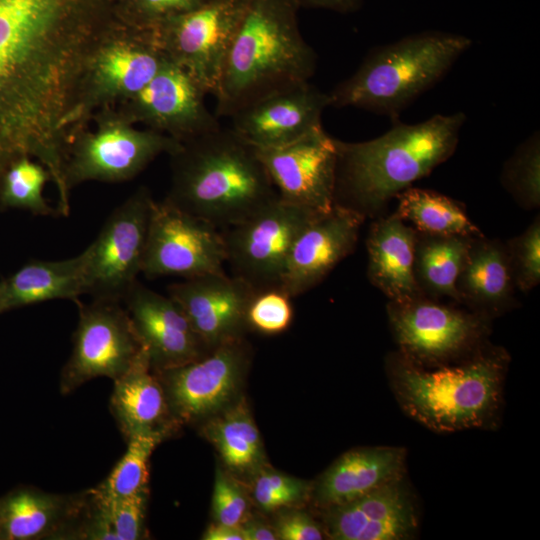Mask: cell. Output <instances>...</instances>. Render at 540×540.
<instances>
[{
	"label": "cell",
	"mask_w": 540,
	"mask_h": 540,
	"mask_svg": "<svg viewBox=\"0 0 540 540\" xmlns=\"http://www.w3.org/2000/svg\"><path fill=\"white\" fill-rule=\"evenodd\" d=\"M465 120L462 112L438 114L420 123H395L368 141L335 139V204L365 217L381 211L391 198L450 158Z\"/></svg>",
	"instance_id": "1"
},
{
	"label": "cell",
	"mask_w": 540,
	"mask_h": 540,
	"mask_svg": "<svg viewBox=\"0 0 540 540\" xmlns=\"http://www.w3.org/2000/svg\"><path fill=\"white\" fill-rule=\"evenodd\" d=\"M172 155L173 185L165 199L220 230L279 197L255 148L231 128L182 142Z\"/></svg>",
	"instance_id": "2"
},
{
	"label": "cell",
	"mask_w": 540,
	"mask_h": 540,
	"mask_svg": "<svg viewBox=\"0 0 540 540\" xmlns=\"http://www.w3.org/2000/svg\"><path fill=\"white\" fill-rule=\"evenodd\" d=\"M508 363L504 349L485 345L467 359L431 369L392 353L386 372L409 417L435 432L450 433L496 424Z\"/></svg>",
	"instance_id": "3"
},
{
	"label": "cell",
	"mask_w": 540,
	"mask_h": 540,
	"mask_svg": "<svg viewBox=\"0 0 540 540\" xmlns=\"http://www.w3.org/2000/svg\"><path fill=\"white\" fill-rule=\"evenodd\" d=\"M296 0H251L215 94L219 117L273 92L309 82L316 54L300 33Z\"/></svg>",
	"instance_id": "4"
},
{
	"label": "cell",
	"mask_w": 540,
	"mask_h": 540,
	"mask_svg": "<svg viewBox=\"0 0 540 540\" xmlns=\"http://www.w3.org/2000/svg\"><path fill=\"white\" fill-rule=\"evenodd\" d=\"M471 44L464 35L426 31L374 48L350 77L328 92L329 106L356 107L395 120Z\"/></svg>",
	"instance_id": "5"
},
{
	"label": "cell",
	"mask_w": 540,
	"mask_h": 540,
	"mask_svg": "<svg viewBox=\"0 0 540 540\" xmlns=\"http://www.w3.org/2000/svg\"><path fill=\"white\" fill-rule=\"evenodd\" d=\"M387 315L399 353L423 368L460 362L486 342L489 318L437 302L425 295L387 304Z\"/></svg>",
	"instance_id": "6"
},
{
	"label": "cell",
	"mask_w": 540,
	"mask_h": 540,
	"mask_svg": "<svg viewBox=\"0 0 540 540\" xmlns=\"http://www.w3.org/2000/svg\"><path fill=\"white\" fill-rule=\"evenodd\" d=\"M279 197L253 215L223 229L226 263L256 291L281 288L291 248L317 216Z\"/></svg>",
	"instance_id": "7"
},
{
	"label": "cell",
	"mask_w": 540,
	"mask_h": 540,
	"mask_svg": "<svg viewBox=\"0 0 540 540\" xmlns=\"http://www.w3.org/2000/svg\"><path fill=\"white\" fill-rule=\"evenodd\" d=\"M251 0H207L160 25L157 41L205 93L215 96L224 65Z\"/></svg>",
	"instance_id": "8"
},
{
	"label": "cell",
	"mask_w": 540,
	"mask_h": 540,
	"mask_svg": "<svg viewBox=\"0 0 540 540\" xmlns=\"http://www.w3.org/2000/svg\"><path fill=\"white\" fill-rule=\"evenodd\" d=\"M226 247L222 231L164 199L152 201L141 273L194 276L222 273Z\"/></svg>",
	"instance_id": "9"
},
{
	"label": "cell",
	"mask_w": 540,
	"mask_h": 540,
	"mask_svg": "<svg viewBox=\"0 0 540 540\" xmlns=\"http://www.w3.org/2000/svg\"><path fill=\"white\" fill-rule=\"evenodd\" d=\"M152 201L139 191L110 213L84 250V294L122 303L141 273Z\"/></svg>",
	"instance_id": "10"
},
{
	"label": "cell",
	"mask_w": 540,
	"mask_h": 540,
	"mask_svg": "<svg viewBox=\"0 0 540 540\" xmlns=\"http://www.w3.org/2000/svg\"><path fill=\"white\" fill-rule=\"evenodd\" d=\"M79 318L73 348L61 371L60 392L69 394L97 377L117 379L130 367L142 348L126 308L121 302H76Z\"/></svg>",
	"instance_id": "11"
},
{
	"label": "cell",
	"mask_w": 540,
	"mask_h": 540,
	"mask_svg": "<svg viewBox=\"0 0 540 540\" xmlns=\"http://www.w3.org/2000/svg\"><path fill=\"white\" fill-rule=\"evenodd\" d=\"M281 200L316 214L335 204V138L320 128L290 144L255 149Z\"/></svg>",
	"instance_id": "12"
},
{
	"label": "cell",
	"mask_w": 540,
	"mask_h": 540,
	"mask_svg": "<svg viewBox=\"0 0 540 540\" xmlns=\"http://www.w3.org/2000/svg\"><path fill=\"white\" fill-rule=\"evenodd\" d=\"M246 366L240 339L219 345L186 364L155 371L177 422H192L218 412L234 395Z\"/></svg>",
	"instance_id": "13"
},
{
	"label": "cell",
	"mask_w": 540,
	"mask_h": 540,
	"mask_svg": "<svg viewBox=\"0 0 540 540\" xmlns=\"http://www.w3.org/2000/svg\"><path fill=\"white\" fill-rule=\"evenodd\" d=\"M328 93L309 82L268 94L230 116L231 129L255 149L290 144L320 128Z\"/></svg>",
	"instance_id": "14"
},
{
	"label": "cell",
	"mask_w": 540,
	"mask_h": 540,
	"mask_svg": "<svg viewBox=\"0 0 540 540\" xmlns=\"http://www.w3.org/2000/svg\"><path fill=\"white\" fill-rule=\"evenodd\" d=\"M206 347L215 348L240 339L247 323V310L256 290L225 272L209 273L167 288Z\"/></svg>",
	"instance_id": "15"
},
{
	"label": "cell",
	"mask_w": 540,
	"mask_h": 540,
	"mask_svg": "<svg viewBox=\"0 0 540 540\" xmlns=\"http://www.w3.org/2000/svg\"><path fill=\"white\" fill-rule=\"evenodd\" d=\"M364 219L361 213L338 204L314 218L291 248L281 288L295 297L317 285L354 250Z\"/></svg>",
	"instance_id": "16"
},
{
	"label": "cell",
	"mask_w": 540,
	"mask_h": 540,
	"mask_svg": "<svg viewBox=\"0 0 540 540\" xmlns=\"http://www.w3.org/2000/svg\"><path fill=\"white\" fill-rule=\"evenodd\" d=\"M153 371L186 364L206 347L178 304L138 280L123 301Z\"/></svg>",
	"instance_id": "17"
},
{
	"label": "cell",
	"mask_w": 540,
	"mask_h": 540,
	"mask_svg": "<svg viewBox=\"0 0 540 540\" xmlns=\"http://www.w3.org/2000/svg\"><path fill=\"white\" fill-rule=\"evenodd\" d=\"M325 511L326 534L335 540H405L418 529L416 504L404 478Z\"/></svg>",
	"instance_id": "18"
},
{
	"label": "cell",
	"mask_w": 540,
	"mask_h": 540,
	"mask_svg": "<svg viewBox=\"0 0 540 540\" xmlns=\"http://www.w3.org/2000/svg\"><path fill=\"white\" fill-rule=\"evenodd\" d=\"M88 490L76 495L20 486L0 497L1 540L77 539Z\"/></svg>",
	"instance_id": "19"
},
{
	"label": "cell",
	"mask_w": 540,
	"mask_h": 540,
	"mask_svg": "<svg viewBox=\"0 0 540 540\" xmlns=\"http://www.w3.org/2000/svg\"><path fill=\"white\" fill-rule=\"evenodd\" d=\"M205 94L185 69L168 59L136 96L144 115L182 143L221 126L205 106Z\"/></svg>",
	"instance_id": "20"
},
{
	"label": "cell",
	"mask_w": 540,
	"mask_h": 540,
	"mask_svg": "<svg viewBox=\"0 0 540 540\" xmlns=\"http://www.w3.org/2000/svg\"><path fill=\"white\" fill-rule=\"evenodd\" d=\"M180 146L181 142L174 138L157 133L110 127L88 138L76 150L66 182L129 178L159 153H174Z\"/></svg>",
	"instance_id": "21"
},
{
	"label": "cell",
	"mask_w": 540,
	"mask_h": 540,
	"mask_svg": "<svg viewBox=\"0 0 540 540\" xmlns=\"http://www.w3.org/2000/svg\"><path fill=\"white\" fill-rule=\"evenodd\" d=\"M406 450L375 446L349 450L319 478L313 496L327 509L351 502L387 483L404 478Z\"/></svg>",
	"instance_id": "22"
},
{
	"label": "cell",
	"mask_w": 540,
	"mask_h": 540,
	"mask_svg": "<svg viewBox=\"0 0 540 540\" xmlns=\"http://www.w3.org/2000/svg\"><path fill=\"white\" fill-rule=\"evenodd\" d=\"M113 381L110 410L125 439L150 434L166 437L177 421L143 346L127 371Z\"/></svg>",
	"instance_id": "23"
},
{
	"label": "cell",
	"mask_w": 540,
	"mask_h": 540,
	"mask_svg": "<svg viewBox=\"0 0 540 540\" xmlns=\"http://www.w3.org/2000/svg\"><path fill=\"white\" fill-rule=\"evenodd\" d=\"M416 230L396 213L370 226L366 240L369 281L391 301L423 295L415 280Z\"/></svg>",
	"instance_id": "24"
},
{
	"label": "cell",
	"mask_w": 540,
	"mask_h": 540,
	"mask_svg": "<svg viewBox=\"0 0 540 540\" xmlns=\"http://www.w3.org/2000/svg\"><path fill=\"white\" fill-rule=\"evenodd\" d=\"M515 287L506 246L474 238L456 281L459 302L490 317L512 305Z\"/></svg>",
	"instance_id": "25"
},
{
	"label": "cell",
	"mask_w": 540,
	"mask_h": 540,
	"mask_svg": "<svg viewBox=\"0 0 540 540\" xmlns=\"http://www.w3.org/2000/svg\"><path fill=\"white\" fill-rule=\"evenodd\" d=\"M84 251L57 260L28 262L0 282L2 312L55 299L75 303L84 294Z\"/></svg>",
	"instance_id": "26"
},
{
	"label": "cell",
	"mask_w": 540,
	"mask_h": 540,
	"mask_svg": "<svg viewBox=\"0 0 540 540\" xmlns=\"http://www.w3.org/2000/svg\"><path fill=\"white\" fill-rule=\"evenodd\" d=\"M473 239L416 230L413 270L423 295L436 300L448 297L459 302L456 281Z\"/></svg>",
	"instance_id": "27"
},
{
	"label": "cell",
	"mask_w": 540,
	"mask_h": 540,
	"mask_svg": "<svg viewBox=\"0 0 540 540\" xmlns=\"http://www.w3.org/2000/svg\"><path fill=\"white\" fill-rule=\"evenodd\" d=\"M396 198V214L414 225V229L434 235L482 237L481 230L453 199L432 190L408 187Z\"/></svg>",
	"instance_id": "28"
},
{
	"label": "cell",
	"mask_w": 540,
	"mask_h": 540,
	"mask_svg": "<svg viewBox=\"0 0 540 540\" xmlns=\"http://www.w3.org/2000/svg\"><path fill=\"white\" fill-rule=\"evenodd\" d=\"M209 439L233 471L254 470L263 459L259 431L244 404L228 410L207 428Z\"/></svg>",
	"instance_id": "29"
},
{
	"label": "cell",
	"mask_w": 540,
	"mask_h": 540,
	"mask_svg": "<svg viewBox=\"0 0 540 540\" xmlns=\"http://www.w3.org/2000/svg\"><path fill=\"white\" fill-rule=\"evenodd\" d=\"M156 41L148 47H112L98 61L106 84L137 95L169 59Z\"/></svg>",
	"instance_id": "30"
},
{
	"label": "cell",
	"mask_w": 540,
	"mask_h": 540,
	"mask_svg": "<svg viewBox=\"0 0 540 540\" xmlns=\"http://www.w3.org/2000/svg\"><path fill=\"white\" fill-rule=\"evenodd\" d=\"M164 438L162 434H150L129 439L123 457L95 489L106 498H120L148 488L149 460Z\"/></svg>",
	"instance_id": "31"
},
{
	"label": "cell",
	"mask_w": 540,
	"mask_h": 540,
	"mask_svg": "<svg viewBox=\"0 0 540 540\" xmlns=\"http://www.w3.org/2000/svg\"><path fill=\"white\" fill-rule=\"evenodd\" d=\"M47 172L26 157L15 160L4 172L0 188V210L19 208L34 215H58L42 195Z\"/></svg>",
	"instance_id": "32"
},
{
	"label": "cell",
	"mask_w": 540,
	"mask_h": 540,
	"mask_svg": "<svg viewBox=\"0 0 540 540\" xmlns=\"http://www.w3.org/2000/svg\"><path fill=\"white\" fill-rule=\"evenodd\" d=\"M501 181L505 189L524 208L540 203V139L534 132L520 144L503 166Z\"/></svg>",
	"instance_id": "33"
},
{
	"label": "cell",
	"mask_w": 540,
	"mask_h": 540,
	"mask_svg": "<svg viewBox=\"0 0 540 540\" xmlns=\"http://www.w3.org/2000/svg\"><path fill=\"white\" fill-rule=\"evenodd\" d=\"M506 246L515 286L529 292L540 281V220L539 216L519 236Z\"/></svg>",
	"instance_id": "34"
},
{
	"label": "cell",
	"mask_w": 540,
	"mask_h": 540,
	"mask_svg": "<svg viewBox=\"0 0 540 540\" xmlns=\"http://www.w3.org/2000/svg\"><path fill=\"white\" fill-rule=\"evenodd\" d=\"M252 492L262 510L274 511L305 501L310 495V486L301 479L267 470L258 473Z\"/></svg>",
	"instance_id": "35"
},
{
	"label": "cell",
	"mask_w": 540,
	"mask_h": 540,
	"mask_svg": "<svg viewBox=\"0 0 540 540\" xmlns=\"http://www.w3.org/2000/svg\"><path fill=\"white\" fill-rule=\"evenodd\" d=\"M282 288L256 291L247 310V323L264 334H278L286 330L293 319V307Z\"/></svg>",
	"instance_id": "36"
},
{
	"label": "cell",
	"mask_w": 540,
	"mask_h": 540,
	"mask_svg": "<svg viewBox=\"0 0 540 540\" xmlns=\"http://www.w3.org/2000/svg\"><path fill=\"white\" fill-rule=\"evenodd\" d=\"M97 493L105 501L107 512L118 540H139L144 538L146 531L145 517L149 496L148 488L120 498H106L98 491Z\"/></svg>",
	"instance_id": "37"
},
{
	"label": "cell",
	"mask_w": 540,
	"mask_h": 540,
	"mask_svg": "<svg viewBox=\"0 0 540 540\" xmlns=\"http://www.w3.org/2000/svg\"><path fill=\"white\" fill-rule=\"evenodd\" d=\"M212 509L217 523L240 526L246 521L248 502L244 492L219 470L214 483Z\"/></svg>",
	"instance_id": "38"
},
{
	"label": "cell",
	"mask_w": 540,
	"mask_h": 540,
	"mask_svg": "<svg viewBox=\"0 0 540 540\" xmlns=\"http://www.w3.org/2000/svg\"><path fill=\"white\" fill-rule=\"evenodd\" d=\"M275 533L282 540H321L324 532L314 519L303 511L282 514L277 520Z\"/></svg>",
	"instance_id": "39"
},
{
	"label": "cell",
	"mask_w": 540,
	"mask_h": 540,
	"mask_svg": "<svg viewBox=\"0 0 540 540\" xmlns=\"http://www.w3.org/2000/svg\"><path fill=\"white\" fill-rule=\"evenodd\" d=\"M207 0H139L147 16L161 25L177 16L188 13Z\"/></svg>",
	"instance_id": "40"
},
{
	"label": "cell",
	"mask_w": 540,
	"mask_h": 540,
	"mask_svg": "<svg viewBox=\"0 0 540 540\" xmlns=\"http://www.w3.org/2000/svg\"><path fill=\"white\" fill-rule=\"evenodd\" d=\"M363 0H296L299 7L327 9L339 13L354 12Z\"/></svg>",
	"instance_id": "41"
},
{
	"label": "cell",
	"mask_w": 540,
	"mask_h": 540,
	"mask_svg": "<svg viewBox=\"0 0 540 540\" xmlns=\"http://www.w3.org/2000/svg\"><path fill=\"white\" fill-rule=\"evenodd\" d=\"M204 540H245L241 526H229L215 522L204 532Z\"/></svg>",
	"instance_id": "42"
},
{
	"label": "cell",
	"mask_w": 540,
	"mask_h": 540,
	"mask_svg": "<svg viewBox=\"0 0 540 540\" xmlns=\"http://www.w3.org/2000/svg\"><path fill=\"white\" fill-rule=\"evenodd\" d=\"M245 540H275V530L257 521H245L241 525Z\"/></svg>",
	"instance_id": "43"
},
{
	"label": "cell",
	"mask_w": 540,
	"mask_h": 540,
	"mask_svg": "<svg viewBox=\"0 0 540 540\" xmlns=\"http://www.w3.org/2000/svg\"><path fill=\"white\" fill-rule=\"evenodd\" d=\"M0 313H2V307H1V292H0Z\"/></svg>",
	"instance_id": "44"
},
{
	"label": "cell",
	"mask_w": 540,
	"mask_h": 540,
	"mask_svg": "<svg viewBox=\"0 0 540 540\" xmlns=\"http://www.w3.org/2000/svg\"><path fill=\"white\" fill-rule=\"evenodd\" d=\"M0 540H1V534H0Z\"/></svg>",
	"instance_id": "45"
}]
</instances>
